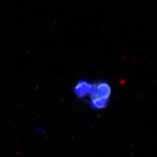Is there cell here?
<instances>
[{"label":"cell","instance_id":"obj_1","mask_svg":"<svg viewBox=\"0 0 157 157\" xmlns=\"http://www.w3.org/2000/svg\"><path fill=\"white\" fill-rule=\"evenodd\" d=\"M91 83L85 80H81L77 82L73 91L78 98L85 97L90 94L92 87Z\"/></svg>","mask_w":157,"mask_h":157},{"label":"cell","instance_id":"obj_2","mask_svg":"<svg viewBox=\"0 0 157 157\" xmlns=\"http://www.w3.org/2000/svg\"><path fill=\"white\" fill-rule=\"evenodd\" d=\"M96 92V98H109L111 93L110 85L105 81H99L94 84Z\"/></svg>","mask_w":157,"mask_h":157},{"label":"cell","instance_id":"obj_3","mask_svg":"<svg viewBox=\"0 0 157 157\" xmlns=\"http://www.w3.org/2000/svg\"><path fill=\"white\" fill-rule=\"evenodd\" d=\"M109 102V98H91L90 105L93 109L100 110L104 109Z\"/></svg>","mask_w":157,"mask_h":157}]
</instances>
